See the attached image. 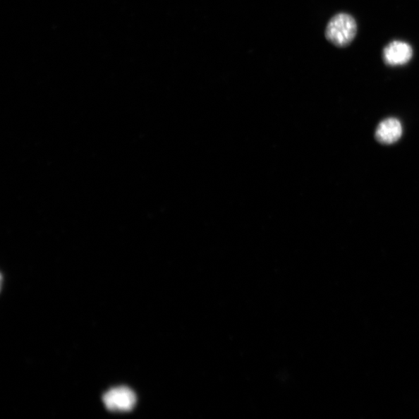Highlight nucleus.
Segmentation results:
<instances>
[{"instance_id":"obj_2","label":"nucleus","mask_w":419,"mask_h":419,"mask_svg":"<svg viewBox=\"0 0 419 419\" xmlns=\"http://www.w3.org/2000/svg\"><path fill=\"white\" fill-rule=\"evenodd\" d=\"M106 408L111 411L127 413L133 409L137 403L135 393L127 387L112 388L103 396Z\"/></svg>"},{"instance_id":"obj_1","label":"nucleus","mask_w":419,"mask_h":419,"mask_svg":"<svg viewBox=\"0 0 419 419\" xmlns=\"http://www.w3.org/2000/svg\"><path fill=\"white\" fill-rule=\"evenodd\" d=\"M357 32V25L351 15L339 13L330 20L325 30L328 41L337 47L351 44Z\"/></svg>"},{"instance_id":"obj_3","label":"nucleus","mask_w":419,"mask_h":419,"mask_svg":"<svg viewBox=\"0 0 419 419\" xmlns=\"http://www.w3.org/2000/svg\"><path fill=\"white\" fill-rule=\"evenodd\" d=\"M413 50L411 45L401 41H394L387 44L383 56L385 63L389 66H403L413 58Z\"/></svg>"},{"instance_id":"obj_4","label":"nucleus","mask_w":419,"mask_h":419,"mask_svg":"<svg viewBox=\"0 0 419 419\" xmlns=\"http://www.w3.org/2000/svg\"><path fill=\"white\" fill-rule=\"evenodd\" d=\"M402 135V126L398 119H388L379 124L375 137L379 143L391 145L398 141Z\"/></svg>"}]
</instances>
